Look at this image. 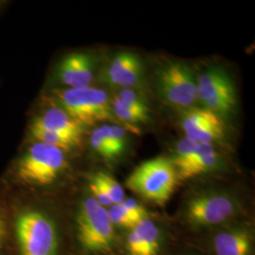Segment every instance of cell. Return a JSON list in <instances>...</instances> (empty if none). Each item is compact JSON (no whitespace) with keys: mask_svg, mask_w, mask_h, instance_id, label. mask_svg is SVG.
I'll return each instance as SVG.
<instances>
[{"mask_svg":"<svg viewBox=\"0 0 255 255\" xmlns=\"http://www.w3.org/2000/svg\"><path fill=\"white\" fill-rule=\"evenodd\" d=\"M27 195L8 200L12 255H73L68 209Z\"/></svg>","mask_w":255,"mask_h":255,"instance_id":"6da1fadb","label":"cell"},{"mask_svg":"<svg viewBox=\"0 0 255 255\" xmlns=\"http://www.w3.org/2000/svg\"><path fill=\"white\" fill-rule=\"evenodd\" d=\"M254 218L239 189L224 184H207L187 192L175 219L181 237H193L240 219Z\"/></svg>","mask_w":255,"mask_h":255,"instance_id":"7a4b0ae2","label":"cell"},{"mask_svg":"<svg viewBox=\"0 0 255 255\" xmlns=\"http://www.w3.org/2000/svg\"><path fill=\"white\" fill-rule=\"evenodd\" d=\"M67 209L73 255H123L120 235L108 210L92 197L85 184Z\"/></svg>","mask_w":255,"mask_h":255,"instance_id":"3957f363","label":"cell"},{"mask_svg":"<svg viewBox=\"0 0 255 255\" xmlns=\"http://www.w3.org/2000/svg\"><path fill=\"white\" fill-rule=\"evenodd\" d=\"M68 168L65 151L36 142L12 164L8 181L23 194L38 195L55 188Z\"/></svg>","mask_w":255,"mask_h":255,"instance_id":"277c9868","label":"cell"},{"mask_svg":"<svg viewBox=\"0 0 255 255\" xmlns=\"http://www.w3.org/2000/svg\"><path fill=\"white\" fill-rule=\"evenodd\" d=\"M180 184L169 158L156 157L139 164L128 175L125 185L147 203L164 207Z\"/></svg>","mask_w":255,"mask_h":255,"instance_id":"5b68a950","label":"cell"},{"mask_svg":"<svg viewBox=\"0 0 255 255\" xmlns=\"http://www.w3.org/2000/svg\"><path fill=\"white\" fill-rule=\"evenodd\" d=\"M181 239L207 255H255V219H240Z\"/></svg>","mask_w":255,"mask_h":255,"instance_id":"8992f818","label":"cell"},{"mask_svg":"<svg viewBox=\"0 0 255 255\" xmlns=\"http://www.w3.org/2000/svg\"><path fill=\"white\" fill-rule=\"evenodd\" d=\"M119 235L123 255H167L181 240L172 219L156 214Z\"/></svg>","mask_w":255,"mask_h":255,"instance_id":"52a82bcc","label":"cell"},{"mask_svg":"<svg viewBox=\"0 0 255 255\" xmlns=\"http://www.w3.org/2000/svg\"><path fill=\"white\" fill-rule=\"evenodd\" d=\"M53 97L57 106L84 128L115 118L107 93L99 88L57 89Z\"/></svg>","mask_w":255,"mask_h":255,"instance_id":"ba28073f","label":"cell"},{"mask_svg":"<svg viewBox=\"0 0 255 255\" xmlns=\"http://www.w3.org/2000/svg\"><path fill=\"white\" fill-rule=\"evenodd\" d=\"M156 82L162 98L175 108L188 109L197 101V81L186 64H164L157 71Z\"/></svg>","mask_w":255,"mask_h":255,"instance_id":"9c48e42d","label":"cell"},{"mask_svg":"<svg viewBox=\"0 0 255 255\" xmlns=\"http://www.w3.org/2000/svg\"><path fill=\"white\" fill-rule=\"evenodd\" d=\"M197 100L219 117L229 115L236 107L237 94L227 72L215 66L201 74L197 81Z\"/></svg>","mask_w":255,"mask_h":255,"instance_id":"30bf717a","label":"cell"},{"mask_svg":"<svg viewBox=\"0 0 255 255\" xmlns=\"http://www.w3.org/2000/svg\"><path fill=\"white\" fill-rule=\"evenodd\" d=\"M143 65L140 59L131 52H120L105 70L104 80L110 85L131 89L141 81Z\"/></svg>","mask_w":255,"mask_h":255,"instance_id":"8fae6325","label":"cell"},{"mask_svg":"<svg viewBox=\"0 0 255 255\" xmlns=\"http://www.w3.org/2000/svg\"><path fill=\"white\" fill-rule=\"evenodd\" d=\"M60 82L70 89L90 87L94 79L91 57L85 53H71L61 61L57 70Z\"/></svg>","mask_w":255,"mask_h":255,"instance_id":"7c38bea8","label":"cell"},{"mask_svg":"<svg viewBox=\"0 0 255 255\" xmlns=\"http://www.w3.org/2000/svg\"><path fill=\"white\" fill-rule=\"evenodd\" d=\"M32 125L70 137L79 142H81L85 131V128L58 106L49 108L37 117Z\"/></svg>","mask_w":255,"mask_h":255,"instance_id":"4fadbf2b","label":"cell"},{"mask_svg":"<svg viewBox=\"0 0 255 255\" xmlns=\"http://www.w3.org/2000/svg\"><path fill=\"white\" fill-rule=\"evenodd\" d=\"M107 210L112 224L119 232L131 229L141 220L155 214L132 198H126L122 202L114 204Z\"/></svg>","mask_w":255,"mask_h":255,"instance_id":"5bb4252c","label":"cell"},{"mask_svg":"<svg viewBox=\"0 0 255 255\" xmlns=\"http://www.w3.org/2000/svg\"><path fill=\"white\" fill-rule=\"evenodd\" d=\"M225 169V163L219 152L204 155L176 168L180 183L195 180L204 175L218 173Z\"/></svg>","mask_w":255,"mask_h":255,"instance_id":"9a60e30c","label":"cell"},{"mask_svg":"<svg viewBox=\"0 0 255 255\" xmlns=\"http://www.w3.org/2000/svg\"><path fill=\"white\" fill-rule=\"evenodd\" d=\"M220 124H223L220 117L214 112L205 108L187 110L183 114L181 122L184 132Z\"/></svg>","mask_w":255,"mask_h":255,"instance_id":"2e32d148","label":"cell"},{"mask_svg":"<svg viewBox=\"0 0 255 255\" xmlns=\"http://www.w3.org/2000/svg\"><path fill=\"white\" fill-rule=\"evenodd\" d=\"M111 106L114 117L127 123H140L149 119L148 106L132 105L119 100L118 97L111 101Z\"/></svg>","mask_w":255,"mask_h":255,"instance_id":"e0dca14e","label":"cell"},{"mask_svg":"<svg viewBox=\"0 0 255 255\" xmlns=\"http://www.w3.org/2000/svg\"><path fill=\"white\" fill-rule=\"evenodd\" d=\"M30 134L38 143H43L48 146L58 147L64 151H68L80 144L79 141L70 137L64 136L52 130H48L43 128L30 125Z\"/></svg>","mask_w":255,"mask_h":255,"instance_id":"ac0fdd59","label":"cell"},{"mask_svg":"<svg viewBox=\"0 0 255 255\" xmlns=\"http://www.w3.org/2000/svg\"><path fill=\"white\" fill-rule=\"evenodd\" d=\"M86 179L97 183L109 198L113 205L119 204L126 199L122 185L113 176L105 171H97L89 174Z\"/></svg>","mask_w":255,"mask_h":255,"instance_id":"d6986e66","label":"cell"},{"mask_svg":"<svg viewBox=\"0 0 255 255\" xmlns=\"http://www.w3.org/2000/svg\"><path fill=\"white\" fill-rule=\"evenodd\" d=\"M0 255H12L8 200L0 194Z\"/></svg>","mask_w":255,"mask_h":255,"instance_id":"ffe728a7","label":"cell"},{"mask_svg":"<svg viewBox=\"0 0 255 255\" xmlns=\"http://www.w3.org/2000/svg\"><path fill=\"white\" fill-rule=\"evenodd\" d=\"M101 128L115 159L125 149L127 142V130L118 125H103Z\"/></svg>","mask_w":255,"mask_h":255,"instance_id":"44dd1931","label":"cell"},{"mask_svg":"<svg viewBox=\"0 0 255 255\" xmlns=\"http://www.w3.org/2000/svg\"><path fill=\"white\" fill-rule=\"evenodd\" d=\"M224 124L203 128L201 129L190 130L185 132V138L195 143L201 144H213L224 136Z\"/></svg>","mask_w":255,"mask_h":255,"instance_id":"7402d4cb","label":"cell"},{"mask_svg":"<svg viewBox=\"0 0 255 255\" xmlns=\"http://www.w3.org/2000/svg\"><path fill=\"white\" fill-rule=\"evenodd\" d=\"M90 145L92 148L105 160H114V156L111 152L108 143L104 137L101 127L97 128L93 130L90 136Z\"/></svg>","mask_w":255,"mask_h":255,"instance_id":"603a6c76","label":"cell"},{"mask_svg":"<svg viewBox=\"0 0 255 255\" xmlns=\"http://www.w3.org/2000/svg\"><path fill=\"white\" fill-rule=\"evenodd\" d=\"M119 100L137 106H147L146 101L141 95L131 89H121L117 96Z\"/></svg>","mask_w":255,"mask_h":255,"instance_id":"cb8c5ba5","label":"cell"},{"mask_svg":"<svg viewBox=\"0 0 255 255\" xmlns=\"http://www.w3.org/2000/svg\"><path fill=\"white\" fill-rule=\"evenodd\" d=\"M167 255H207L200 250L184 243L182 239Z\"/></svg>","mask_w":255,"mask_h":255,"instance_id":"d4e9b609","label":"cell"}]
</instances>
